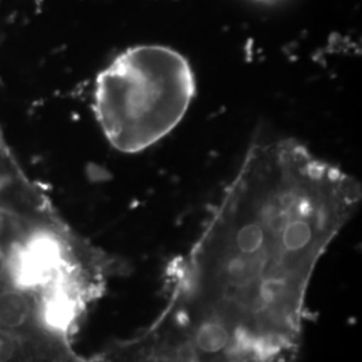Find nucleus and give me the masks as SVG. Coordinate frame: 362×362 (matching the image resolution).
<instances>
[{
  "mask_svg": "<svg viewBox=\"0 0 362 362\" xmlns=\"http://www.w3.org/2000/svg\"><path fill=\"white\" fill-rule=\"evenodd\" d=\"M104 356L106 362H196L180 327L164 309L143 332Z\"/></svg>",
  "mask_w": 362,
  "mask_h": 362,
  "instance_id": "obj_3",
  "label": "nucleus"
},
{
  "mask_svg": "<svg viewBox=\"0 0 362 362\" xmlns=\"http://www.w3.org/2000/svg\"><path fill=\"white\" fill-rule=\"evenodd\" d=\"M360 181L294 139L254 144L164 310L196 362H293L311 278L361 203Z\"/></svg>",
  "mask_w": 362,
  "mask_h": 362,
  "instance_id": "obj_1",
  "label": "nucleus"
},
{
  "mask_svg": "<svg viewBox=\"0 0 362 362\" xmlns=\"http://www.w3.org/2000/svg\"><path fill=\"white\" fill-rule=\"evenodd\" d=\"M196 94L189 62L161 45H140L121 52L98 74L93 110L109 144L139 153L168 136Z\"/></svg>",
  "mask_w": 362,
  "mask_h": 362,
  "instance_id": "obj_2",
  "label": "nucleus"
}]
</instances>
